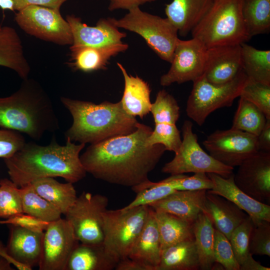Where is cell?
Here are the masks:
<instances>
[{
  "label": "cell",
  "instance_id": "1",
  "mask_svg": "<svg viewBox=\"0 0 270 270\" xmlns=\"http://www.w3.org/2000/svg\"><path fill=\"white\" fill-rule=\"evenodd\" d=\"M152 129L138 123L131 134L91 144L80 156L86 172L110 184L132 188L148 180L166 151L160 144L148 146Z\"/></svg>",
  "mask_w": 270,
  "mask_h": 270
},
{
  "label": "cell",
  "instance_id": "2",
  "mask_svg": "<svg viewBox=\"0 0 270 270\" xmlns=\"http://www.w3.org/2000/svg\"><path fill=\"white\" fill-rule=\"evenodd\" d=\"M85 145L66 140L61 146L54 138L46 146L30 142L4 162L10 178L19 187L48 177H60L74 184L86 175L80 156Z\"/></svg>",
  "mask_w": 270,
  "mask_h": 270
},
{
  "label": "cell",
  "instance_id": "3",
  "mask_svg": "<svg viewBox=\"0 0 270 270\" xmlns=\"http://www.w3.org/2000/svg\"><path fill=\"white\" fill-rule=\"evenodd\" d=\"M0 128L38 140L46 132L58 130L60 124L46 92L37 82L28 78L14 93L0 98Z\"/></svg>",
  "mask_w": 270,
  "mask_h": 270
},
{
  "label": "cell",
  "instance_id": "4",
  "mask_svg": "<svg viewBox=\"0 0 270 270\" xmlns=\"http://www.w3.org/2000/svg\"><path fill=\"white\" fill-rule=\"evenodd\" d=\"M60 101L72 117V125L64 134L72 142L96 144L137 128L138 122L125 112L120 101L96 104L63 96Z\"/></svg>",
  "mask_w": 270,
  "mask_h": 270
},
{
  "label": "cell",
  "instance_id": "5",
  "mask_svg": "<svg viewBox=\"0 0 270 270\" xmlns=\"http://www.w3.org/2000/svg\"><path fill=\"white\" fill-rule=\"evenodd\" d=\"M243 0H214L206 15L191 31L192 38L208 48L241 44L251 38L242 14Z\"/></svg>",
  "mask_w": 270,
  "mask_h": 270
},
{
  "label": "cell",
  "instance_id": "6",
  "mask_svg": "<svg viewBox=\"0 0 270 270\" xmlns=\"http://www.w3.org/2000/svg\"><path fill=\"white\" fill-rule=\"evenodd\" d=\"M150 206L106 210L104 214V240L106 252L114 260L128 258L148 218Z\"/></svg>",
  "mask_w": 270,
  "mask_h": 270
},
{
  "label": "cell",
  "instance_id": "7",
  "mask_svg": "<svg viewBox=\"0 0 270 270\" xmlns=\"http://www.w3.org/2000/svg\"><path fill=\"white\" fill-rule=\"evenodd\" d=\"M114 23L118 28L140 36L161 59L170 63L179 38L178 30L166 18L144 12L138 7L118 20L114 18Z\"/></svg>",
  "mask_w": 270,
  "mask_h": 270
},
{
  "label": "cell",
  "instance_id": "8",
  "mask_svg": "<svg viewBox=\"0 0 270 270\" xmlns=\"http://www.w3.org/2000/svg\"><path fill=\"white\" fill-rule=\"evenodd\" d=\"M247 79L242 70L230 82L214 84L208 82L203 74L193 82L186 104L187 116L198 125L202 126L212 112L232 106L234 100L240 96Z\"/></svg>",
  "mask_w": 270,
  "mask_h": 270
},
{
  "label": "cell",
  "instance_id": "9",
  "mask_svg": "<svg viewBox=\"0 0 270 270\" xmlns=\"http://www.w3.org/2000/svg\"><path fill=\"white\" fill-rule=\"evenodd\" d=\"M193 124L185 120L182 126V143L175 156L162 169L171 175L185 173H214L228 178L233 174L234 168L226 166L206 153L198 142L197 135L193 132Z\"/></svg>",
  "mask_w": 270,
  "mask_h": 270
},
{
  "label": "cell",
  "instance_id": "10",
  "mask_svg": "<svg viewBox=\"0 0 270 270\" xmlns=\"http://www.w3.org/2000/svg\"><path fill=\"white\" fill-rule=\"evenodd\" d=\"M108 204V198L100 194L84 192L77 196L64 215L80 243L102 244L104 214Z\"/></svg>",
  "mask_w": 270,
  "mask_h": 270
},
{
  "label": "cell",
  "instance_id": "11",
  "mask_svg": "<svg viewBox=\"0 0 270 270\" xmlns=\"http://www.w3.org/2000/svg\"><path fill=\"white\" fill-rule=\"evenodd\" d=\"M14 20L25 32L38 38L62 46L73 43L70 26L60 10L30 5L18 11Z\"/></svg>",
  "mask_w": 270,
  "mask_h": 270
},
{
  "label": "cell",
  "instance_id": "12",
  "mask_svg": "<svg viewBox=\"0 0 270 270\" xmlns=\"http://www.w3.org/2000/svg\"><path fill=\"white\" fill-rule=\"evenodd\" d=\"M202 144L214 159L234 168L259 150L257 136L232 128L214 131Z\"/></svg>",
  "mask_w": 270,
  "mask_h": 270
},
{
  "label": "cell",
  "instance_id": "13",
  "mask_svg": "<svg viewBox=\"0 0 270 270\" xmlns=\"http://www.w3.org/2000/svg\"><path fill=\"white\" fill-rule=\"evenodd\" d=\"M206 49L196 38H192L188 40L178 38L170 67L160 77V85L168 86L174 83L193 82L202 76L205 70Z\"/></svg>",
  "mask_w": 270,
  "mask_h": 270
},
{
  "label": "cell",
  "instance_id": "14",
  "mask_svg": "<svg viewBox=\"0 0 270 270\" xmlns=\"http://www.w3.org/2000/svg\"><path fill=\"white\" fill-rule=\"evenodd\" d=\"M80 243L66 218L50 222L44 232L40 270H66L68 258Z\"/></svg>",
  "mask_w": 270,
  "mask_h": 270
},
{
  "label": "cell",
  "instance_id": "15",
  "mask_svg": "<svg viewBox=\"0 0 270 270\" xmlns=\"http://www.w3.org/2000/svg\"><path fill=\"white\" fill-rule=\"evenodd\" d=\"M238 166L234 174L236 186L258 201H270V152L258 150Z\"/></svg>",
  "mask_w": 270,
  "mask_h": 270
},
{
  "label": "cell",
  "instance_id": "16",
  "mask_svg": "<svg viewBox=\"0 0 270 270\" xmlns=\"http://www.w3.org/2000/svg\"><path fill=\"white\" fill-rule=\"evenodd\" d=\"M72 32V46L104 47L120 43L126 36L114 23V18H101L95 26H89L74 15H68L66 19Z\"/></svg>",
  "mask_w": 270,
  "mask_h": 270
},
{
  "label": "cell",
  "instance_id": "17",
  "mask_svg": "<svg viewBox=\"0 0 270 270\" xmlns=\"http://www.w3.org/2000/svg\"><path fill=\"white\" fill-rule=\"evenodd\" d=\"M242 70L241 44L218 46L206 49L204 76L210 82L226 84Z\"/></svg>",
  "mask_w": 270,
  "mask_h": 270
},
{
  "label": "cell",
  "instance_id": "18",
  "mask_svg": "<svg viewBox=\"0 0 270 270\" xmlns=\"http://www.w3.org/2000/svg\"><path fill=\"white\" fill-rule=\"evenodd\" d=\"M212 188L208 193L220 196L230 200L243 210L251 218L254 224L262 220L270 222V206L250 197L235 184L234 174L228 178L214 173H208Z\"/></svg>",
  "mask_w": 270,
  "mask_h": 270
},
{
  "label": "cell",
  "instance_id": "19",
  "mask_svg": "<svg viewBox=\"0 0 270 270\" xmlns=\"http://www.w3.org/2000/svg\"><path fill=\"white\" fill-rule=\"evenodd\" d=\"M8 226L10 232L6 248L10 256L16 262L31 268L38 265L42 254L44 232Z\"/></svg>",
  "mask_w": 270,
  "mask_h": 270
},
{
  "label": "cell",
  "instance_id": "20",
  "mask_svg": "<svg viewBox=\"0 0 270 270\" xmlns=\"http://www.w3.org/2000/svg\"><path fill=\"white\" fill-rule=\"evenodd\" d=\"M206 190H177L149 206L154 210L168 212L193 223L202 212Z\"/></svg>",
  "mask_w": 270,
  "mask_h": 270
},
{
  "label": "cell",
  "instance_id": "21",
  "mask_svg": "<svg viewBox=\"0 0 270 270\" xmlns=\"http://www.w3.org/2000/svg\"><path fill=\"white\" fill-rule=\"evenodd\" d=\"M202 212L210 219L214 228L228 240L233 230L248 216L230 200L207 192Z\"/></svg>",
  "mask_w": 270,
  "mask_h": 270
},
{
  "label": "cell",
  "instance_id": "22",
  "mask_svg": "<svg viewBox=\"0 0 270 270\" xmlns=\"http://www.w3.org/2000/svg\"><path fill=\"white\" fill-rule=\"evenodd\" d=\"M162 253L154 210L150 207L146 222L130 252L128 258L156 270Z\"/></svg>",
  "mask_w": 270,
  "mask_h": 270
},
{
  "label": "cell",
  "instance_id": "23",
  "mask_svg": "<svg viewBox=\"0 0 270 270\" xmlns=\"http://www.w3.org/2000/svg\"><path fill=\"white\" fill-rule=\"evenodd\" d=\"M214 0H173L166 4V18L178 34L186 36L191 32L212 7Z\"/></svg>",
  "mask_w": 270,
  "mask_h": 270
},
{
  "label": "cell",
  "instance_id": "24",
  "mask_svg": "<svg viewBox=\"0 0 270 270\" xmlns=\"http://www.w3.org/2000/svg\"><path fill=\"white\" fill-rule=\"evenodd\" d=\"M128 48V44L122 42L104 47L70 46L69 64L74 70L86 72L105 70L112 58Z\"/></svg>",
  "mask_w": 270,
  "mask_h": 270
},
{
  "label": "cell",
  "instance_id": "25",
  "mask_svg": "<svg viewBox=\"0 0 270 270\" xmlns=\"http://www.w3.org/2000/svg\"><path fill=\"white\" fill-rule=\"evenodd\" d=\"M124 81V88L121 100L122 107L129 116L142 119L149 114L152 102L149 84L140 77L128 74L124 66L117 62Z\"/></svg>",
  "mask_w": 270,
  "mask_h": 270
},
{
  "label": "cell",
  "instance_id": "26",
  "mask_svg": "<svg viewBox=\"0 0 270 270\" xmlns=\"http://www.w3.org/2000/svg\"><path fill=\"white\" fill-rule=\"evenodd\" d=\"M0 66L13 70L22 80L28 78L30 71L19 35L8 26H0Z\"/></svg>",
  "mask_w": 270,
  "mask_h": 270
},
{
  "label": "cell",
  "instance_id": "27",
  "mask_svg": "<svg viewBox=\"0 0 270 270\" xmlns=\"http://www.w3.org/2000/svg\"><path fill=\"white\" fill-rule=\"evenodd\" d=\"M117 264L106 252L102 244L80 242L71 254L66 270H112Z\"/></svg>",
  "mask_w": 270,
  "mask_h": 270
},
{
  "label": "cell",
  "instance_id": "28",
  "mask_svg": "<svg viewBox=\"0 0 270 270\" xmlns=\"http://www.w3.org/2000/svg\"><path fill=\"white\" fill-rule=\"evenodd\" d=\"M198 256L194 238L186 240L162 250L156 270H197Z\"/></svg>",
  "mask_w": 270,
  "mask_h": 270
},
{
  "label": "cell",
  "instance_id": "29",
  "mask_svg": "<svg viewBox=\"0 0 270 270\" xmlns=\"http://www.w3.org/2000/svg\"><path fill=\"white\" fill-rule=\"evenodd\" d=\"M35 191L65 214L77 196L73 184L61 183L54 178H40L30 183Z\"/></svg>",
  "mask_w": 270,
  "mask_h": 270
},
{
  "label": "cell",
  "instance_id": "30",
  "mask_svg": "<svg viewBox=\"0 0 270 270\" xmlns=\"http://www.w3.org/2000/svg\"><path fill=\"white\" fill-rule=\"evenodd\" d=\"M154 211L162 250L181 241L194 238L193 223L168 212Z\"/></svg>",
  "mask_w": 270,
  "mask_h": 270
},
{
  "label": "cell",
  "instance_id": "31",
  "mask_svg": "<svg viewBox=\"0 0 270 270\" xmlns=\"http://www.w3.org/2000/svg\"><path fill=\"white\" fill-rule=\"evenodd\" d=\"M214 229L210 219L203 212L198 216L192 224L200 269L202 270H211L215 262L214 254Z\"/></svg>",
  "mask_w": 270,
  "mask_h": 270
},
{
  "label": "cell",
  "instance_id": "32",
  "mask_svg": "<svg viewBox=\"0 0 270 270\" xmlns=\"http://www.w3.org/2000/svg\"><path fill=\"white\" fill-rule=\"evenodd\" d=\"M242 68L248 78L270 85V50L241 44Z\"/></svg>",
  "mask_w": 270,
  "mask_h": 270
},
{
  "label": "cell",
  "instance_id": "33",
  "mask_svg": "<svg viewBox=\"0 0 270 270\" xmlns=\"http://www.w3.org/2000/svg\"><path fill=\"white\" fill-rule=\"evenodd\" d=\"M242 14L250 38L270 30V0H243Z\"/></svg>",
  "mask_w": 270,
  "mask_h": 270
},
{
  "label": "cell",
  "instance_id": "34",
  "mask_svg": "<svg viewBox=\"0 0 270 270\" xmlns=\"http://www.w3.org/2000/svg\"><path fill=\"white\" fill-rule=\"evenodd\" d=\"M20 189L24 213L48 222L61 218V212L38 194L30 184L20 186Z\"/></svg>",
  "mask_w": 270,
  "mask_h": 270
},
{
  "label": "cell",
  "instance_id": "35",
  "mask_svg": "<svg viewBox=\"0 0 270 270\" xmlns=\"http://www.w3.org/2000/svg\"><path fill=\"white\" fill-rule=\"evenodd\" d=\"M267 120L255 104L240 97L231 128L258 136Z\"/></svg>",
  "mask_w": 270,
  "mask_h": 270
},
{
  "label": "cell",
  "instance_id": "36",
  "mask_svg": "<svg viewBox=\"0 0 270 270\" xmlns=\"http://www.w3.org/2000/svg\"><path fill=\"white\" fill-rule=\"evenodd\" d=\"M150 112L154 124H176L180 116V108L174 98L165 90H162L152 103Z\"/></svg>",
  "mask_w": 270,
  "mask_h": 270
},
{
  "label": "cell",
  "instance_id": "37",
  "mask_svg": "<svg viewBox=\"0 0 270 270\" xmlns=\"http://www.w3.org/2000/svg\"><path fill=\"white\" fill-rule=\"evenodd\" d=\"M24 213L20 187L10 178L0 180V218Z\"/></svg>",
  "mask_w": 270,
  "mask_h": 270
},
{
  "label": "cell",
  "instance_id": "38",
  "mask_svg": "<svg viewBox=\"0 0 270 270\" xmlns=\"http://www.w3.org/2000/svg\"><path fill=\"white\" fill-rule=\"evenodd\" d=\"M148 146L163 145L166 150L176 153L179 149L182 138L176 124H155L154 128L146 140Z\"/></svg>",
  "mask_w": 270,
  "mask_h": 270
},
{
  "label": "cell",
  "instance_id": "39",
  "mask_svg": "<svg viewBox=\"0 0 270 270\" xmlns=\"http://www.w3.org/2000/svg\"><path fill=\"white\" fill-rule=\"evenodd\" d=\"M239 97L255 104L270 119V85L248 78Z\"/></svg>",
  "mask_w": 270,
  "mask_h": 270
},
{
  "label": "cell",
  "instance_id": "40",
  "mask_svg": "<svg viewBox=\"0 0 270 270\" xmlns=\"http://www.w3.org/2000/svg\"><path fill=\"white\" fill-rule=\"evenodd\" d=\"M254 225L251 218L248 216L230 235L229 240L240 266L250 253V240Z\"/></svg>",
  "mask_w": 270,
  "mask_h": 270
},
{
  "label": "cell",
  "instance_id": "41",
  "mask_svg": "<svg viewBox=\"0 0 270 270\" xmlns=\"http://www.w3.org/2000/svg\"><path fill=\"white\" fill-rule=\"evenodd\" d=\"M162 180L176 190H208L212 188L211 180L204 172L195 173L190 176L184 174L171 175Z\"/></svg>",
  "mask_w": 270,
  "mask_h": 270
},
{
  "label": "cell",
  "instance_id": "42",
  "mask_svg": "<svg viewBox=\"0 0 270 270\" xmlns=\"http://www.w3.org/2000/svg\"><path fill=\"white\" fill-rule=\"evenodd\" d=\"M214 254L215 262L220 263L226 270H240L229 240L214 229Z\"/></svg>",
  "mask_w": 270,
  "mask_h": 270
},
{
  "label": "cell",
  "instance_id": "43",
  "mask_svg": "<svg viewBox=\"0 0 270 270\" xmlns=\"http://www.w3.org/2000/svg\"><path fill=\"white\" fill-rule=\"evenodd\" d=\"M249 250L252 255L270 256V222L262 220L254 225Z\"/></svg>",
  "mask_w": 270,
  "mask_h": 270
},
{
  "label": "cell",
  "instance_id": "44",
  "mask_svg": "<svg viewBox=\"0 0 270 270\" xmlns=\"http://www.w3.org/2000/svg\"><path fill=\"white\" fill-rule=\"evenodd\" d=\"M22 133L8 129L0 128V158L12 156L26 143Z\"/></svg>",
  "mask_w": 270,
  "mask_h": 270
},
{
  "label": "cell",
  "instance_id": "45",
  "mask_svg": "<svg viewBox=\"0 0 270 270\" xmlns=\"http://www.w3.org/2000/svg\"><path fill=\"white\" fill-rule=\"evenodd\" d=\"M50 222L24 213L0 220L1 224H12L38 232H44Z\"/></svg>",
  "mask_w": 270,
  "mask_h": 270
},
{
  "label": "cell",
  "instance_id": "46",
  "mask_svg": "<svg viewBox=\"0 0 270 270\" xmlns=\"http://www.w3.org/2000/svg\"><path fill=\"white\" fill-rule=\"evenodd\" d=\"M68 0H12L14 10L19 11L30 6L36 5L60 10L62 4Z\"/></svg>",
  "mask_w": 270,
  "mask_h": 270
},
{
  "label": "cell",
  "instance_id": "47",
  "mask_svg": "<svg viewBox=\"0 0 270 270\" xmlns=\"http://www.w3.org/2000/svg\"><path fill=\"white\" fill-rule=\"evenodd\" d=\"M108 9L110 11L118 9L126 10L128 11L147 2H151L156 0H108Z\"/></svg>",
  "mask_w": 270,
  "mask_h": 270
},
{
  "label": "cell",
  "instance_id": "48",
  "mask_svg": "<svg viewBox=\"0 0 270 270\" xmlns=\"http://www.w3.org/2000/svg\"><path fill=\"white\" fill-rule=\"evenodd\" d=\"M258 136L259 150L270 152V119H268Z\"/></svg>",
  "mask_w": 270,
  "mask_h": 270
},
{
  "label": "cell",
  "instance_id": "49",
  "mask_svg": "<svg viewBox=\"0 0 270 270\" xmlns=\"http://www.w3.org/2000/svg\"><path fill=\"white\" fill-rule=\"evenodd\" d=\"M116 270H152V269L146 264L126 258L120 260L116 268Z\"/></svg>",
  "mask_w": 270,
  "mask_h": 270
},
{
  "label": "cell",
  "instance_id": "50",
  "mask_svg": "<svg viewBox=\"0 0 270 270\" xmlns=\"http://www.w3.org/2000/svg\"><path fill=\"white\" fill-rule=\"evenodd\" d=\"M266 267L256 262L252 257V254H248L243 262L240 266V270H270Z\"/></svg>",
  "mask_w": 270,
  "mask_h": 270
},
{
  "label": "cell",
  "instance_id": "51",
  "mask_svg": "<svg viewBox=\"0 0 270 270\" xmlns=\"http://www.w3.org/2000/svg\"><path fill=\"white\" fill-rule=\"evenodd\" d=\"M0 256L19 270H32V268L15 260L8 254L6 246L0 240Z\"/></svg>",
  "mask_w": 270,
  "mask_h": 270
},
{
  "label": "cell",
  "instance_id": "52",
  "mask_svg": "<svg viewBox=\"0 0 270 270\" xmlns=\"http://www.w3.org/2000/svg\"><path fill=\"white\" fill-rule=\"evenodd\" d=\"M0 8L4 10L14 11L12 0H0Z\"/></svg>",
  "mask_w": 270,
  "mask_h": 270
},
{
  "label": "cell",
  "instance_id": "53",
  "mask_svg": "<svg viewBox=\"0 0 270 270\" xmlns=\"http://www.w3.org/2000/svg\"><path fill=\"white\" fill-rule=\"evenodd\" d=\"M12 264L0 256V270H14Z\"/></svg>",
  "mask_w": 270,
  "mask_h": 270
},
{
  "label": "cell",
  "instance_id": "54",
  "mask_svg": "<svg viewBox=\"0 0 270 270\" xmlns=\"http://www.w3.org/2000/svg\"><path fill=\"white\" fill-rule=\"evenodd\" d=\"M211 270H224V266L219 262H214L213 264Z\"/></svg>",
  "mask_w": 270,
  "mask_h": 270
}]
</instances>
